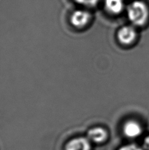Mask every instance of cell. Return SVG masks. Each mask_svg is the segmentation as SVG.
<instances>
[{"mask_svg": "<svg viewBox=\"0 0 149 150\" xmlns=\"http://www.w3.org/2000/svg\"><path fill=\"white\" fill-rule=\"evenodd\" d=\"M87 138L91 142L100 144L105 142L108 138V132L101 127H95L90 129L87 132Z\"/></svg>", "mask_w": 149, "mask_h": 150, "instance_id": "5", "label": "cell"}, {"mask_svg": "<svg viewBox=\"0 0 149 150\" xmlns=\"http://www.w3.org/2000/svg\"><path fill=\"white\" fill-rule=\"evenodd\" d=\"M91 143L87 137L76 138L68 142L66 150H91Z\"/></svg>", "mask_w": 149, "mask_h": 150, "instance_id": "3", "label": "cell"}, {"mask_svg": "<svg viewBox=\"0 0 149 150\" xmlns=\"http://www.w3.org/2000/svg\"><path fill=\"white\" fill-rule=\"evenodd\" d=\"M118 150H143L137 145L135 144H129V145H126L121 147Z\"/></svg>", "mask_w": 149, "mask_h": 150, "instance_id": "9", "label": "cell"}, {"mask_svg": "<svg viewBox=\"0 0 149 150\" xmlns=\"http://www.w3.org/2000/svg\"><path fill=\"white\" fill-rule=\"evenodd\" d=\"M105 6L110 13L118 14L124 9V0H105Z\"/></svg>", "mask_w": 149, "mask_h": 150, "instance_id": "7", "label": "cell"}, {"mask_svg": "<svg viewBox=\"0 0 149 150\" xmlns=\"http://www.w3.org/2000/svg\"><path fill=\"white\" fill-rule=\"evenodd\" d=\"M91 18L89 12L84 10L75 11L71 16L70 21L72 25L76 27H82L86 25Z\"/></svg>", "mask_w": 149, "mask_h": 150, "instance_id": "4", "label": "cell"}, {"mask_svg": "<svg viewBox=\"0 0 149 150\" xmlns=\"http://www.w3.org/2000/svg\"><path fill=\"white\" fill-rule=\"evenodd\" d=\"M136 36V30L131 26H123L118 32V38L119 41L125 45L131 44L135 41Z\"/></svg>", "mask_w": 149, "mask_h": 150, "instance_id": "2", "label": "cell"}, {"mask_svg": "<svg viewBox=\"0 0 149 150\" xmlns=\"http://www.w3.org/2000/svg\"><path fill=\"white\" fill-rule=\"evenodd\" d=\"M124 134L130 138H137L141 135L142 128L141 125L134 120H129L125 123L123 127Z\"/></svg>", "mask_w": 149, "mask_h": 150, "instance_id": "6", "label": "cell"}, {"mask_svg": "<svg viewBox=\"0 0 149 150\" xmlns=\"http://www.w3.org/2000/svg\"><path fill=\"white\" fill-rule=\"evenodd\" d=\"M78 4L87 5V6H93L96 5L99 0H75Z\"/></svg>", "mask_w": 149, "mask_h": 150, "instance_id": "8", "label": "cell"}, {"mask_svg": "<svg viewBox=\"0 0 149 150\" xmlns=\"http://www.w3.org/2000/svg\"><path fill=\"white\" fill-rule=\"evenodd\" d=\"M144 147L147 150H149V136L145 138L144 140Z\"/></svg>", "mask_w": 149, "mask_h": 150, "instance_id": "10", "label": "cell"}, {"mask_svg": "<svg viewBox=\"0 0 149 150\" xmlns=\"http://www.w3.org/2000/svg\"><path fill=\"white\" fill-rule=\"evenodd\" d=\"M148 16V7L141 1L133 2L127 9V17L134 25H144L147 22Z\"/></svg>", "mask_w": 149, "mask_h": 150, "instance_id": "1", "label": "cell"}]
</instances>
